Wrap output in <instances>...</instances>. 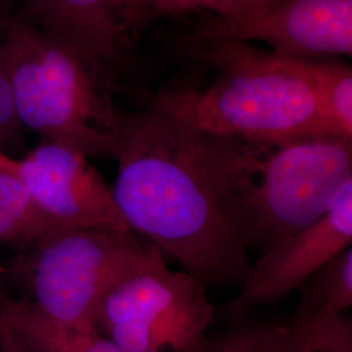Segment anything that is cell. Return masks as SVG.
<instances>
[{"mask_svg": "<svg viewBox=\"0 0 352 352\" xmlns=\"http://www.w3.org/2000/svg\"><path fill=\"white\" fill-rule=\"evenodd\" d=\"M115 204L126 225L202 283H243L248 251L223 217L208 135L151 106L122 113Z\"/></svg>", "mask_w": 352, "mask_h": 352, "instance_id": "obj_1", "label": "cell"}, {"mask_svg": "<svg viewBox=\"0 0 352 352\" xmlns=\"http://www.w3.org/2000/svg\"><path fill=\"white\" fill-rule=\"evenodd\" d=\"M206 135L217 200L248 252L263 254L315 223L352 180L349 138L270 144Z\"/></svg>", "mask_w": 352, "mask_h": 352, "instance_id": "obj_2", "label": "cell"}, {"mask_svg": "<svg viewBox=\"0 0 352 352\" xmlns=\"http://www.w3.org/2000/svg\"><path fill=\"white\" fill-rule=\"evenodd\" d=\"M214 42L208 59L225 72L215 84L161 93L151 106L221 138L282 144L331 136L314 89L277 54L245 42Z\"/></svg>", "mask_w": 352, "mask_h": 352, "instance_id": "obj_3", "label": "cell"}, {"mask_svg": "<svg viewBox=\"0 0 352 352\" xmlns=\"http://www.w3.org/2000/svg\"><path fill=\"white\" fill-rule=\"evenodd\" d=\"M16 113L43 141L115 160L122 113L104 72L24 17L1 24Z\"/></svg>", "mask_w": 352, "mask_h": 352, "instance_id": "obj_4", "label": "cell"}, {"mask_svg": "<svg viewBox=\"0 0 352 352\" xmlns=\"http://www.w3.org/2000/svg\"><path fill=\"white\" fill-rule=\"evenodd\" d=\"M214 316L201 280L167 267L154 247L107 295L96 330L128 352H199Z\"/></svg>", "mask_w": 352, "mask_h": 352, "instance_id": "obj_5", "label": "cell"}, {"mask_svg": "<svg viewBox=\"0 0 352 352\" xmlns=\"http://www.w3.org/2000/svg\"><path fill=\"white\" fill-rule=\"evenodd\" d=\"M154 245L136 234L75 228L55 234L33 250L34 307L52 321L81 331L96 322L107 295L151 258Z\"/></svg>", "mask_w": 352, "mask_h": 352, "instance_id": "obj_6", "label": "cell"}, {"mask_svg": "<svg viewBox=\"0 0 352 352\" xmlns=\"http://www.w3.org/2000/svg\"><path fill=\"white\" fill-rule=\"evenodd\" d=\"M17 162V176L32 199L64 231L135 234L119 212L113 190L82 153L42 141Z\"/></svg>", "mask_w": 352, "mask_h": 352, "instance_id": "obj_7", "label": "cell"}, {"mask_svg": "<svg viewBox=\"0 0 352 352\" xmlns=\"http://www.w3.org/2000/svg\"><path fill=\"white\" fill-rule=\"evenodd\" d=\"M204 34L214 41H258L272 52L291 58L350 56L352 0H277L218 16Z\"/></svg>", "mask_w": 352, "mask_h": 352, "instance_id": "obj_8", "label": "cell"}, {"mask_svg": "<svg viewBox=\"0 0 352 352\" xmlns=\"http://www.w3.org/2000/svg\"><path fill=\"white\" fill-rule=\"evenodd\" d=\"M352 244V180L337 195L331 208L315 223L304 227L264 252L243 282L239 295L222 308L231 321L289 295L302 286L338 253Z\"/></svg>", "mask_w": 352, "mask_h": 352, "instance_id": "obj_9", "label": "cell"}, {"mask_svg": "<svg viewBox=\"0 0 352 352\" xmlns=\"http://www.w3.org/2000/svg\"><path fill=\"white\" fill-rule=\"evenodd\" d=\"M21 17L72 46L103 72L128 49L129 29L116 0H28Z\"/></svg>", "mask_w": 352, "mask_h": 352, "instance_id": "obj_10", "label": "cell"}, {"mask_svg": "<svg viewBox=\"0 0 352 352\" xmlns=\"http://www.w3.org/2000/svg\"><path fill=\"white\" fill-rule=\"evenodd\" d=\"M0 320L39 352H128L98 331H81L52 321L32 302L4 298Z\"/></svg>", "mask_w": 352, "mask_h": 352, "instance_id": "obj_11", "label": "cell"}, {"mask_svg": "<svg viewBox=\"0 0 352 352\" xmlns=\"http://www.w3.org/2000/svg\"><path fill=\"white\" fill-rule=\"evenodd\" d=\"M278 56L314 89L329 135L352 139L351 67L337 62Z\"/></svg>", "mask_w": 352, "mask_h": 352, "instance_id": "obj_12", "label": "cell"}, {"mask_svg": "<svg viewBox=\"0 0 352 352\" xmlns=\"http://www.w3.org/2000/svg\"><path fill=\"white\" fill-rule=\"evenodd\" d=\"M63 231L38 208L16 173L0 171V243L30 252Z\"/></svg>", "mask_w": 352, "mask_h": 352, "instance_id": "obj_13", "label": "cell"}, {"mask_svg": "<svg viewBox=\"0 0 352 352\" xmlns=\"http://www.w3.org/2000/svg\"><path fill=\"white\" fill-rule=\"evenodd\" d=\"M298 309L315 315L342 316L352 305V248L338 253L308 279Z\"/></svg>", "mask_w": 352, "mask_h": 352, "instance_id": "obj_14", "label": "cell"}, {"mask_svg": "<svg viewBox=\"0 0 352 352\" xmlns=\"http://www.w3.org/2000/svg\"><path fill=\"white\" fill-rule=\"evenodd\" d=\"M282 352H352V327L344 316L315 315L298 309L287 325Z\"/></svg>", "mask_w": 352, "mask_h": 352, "instance_id": "obj_15", "label": "cell"}, {"mask_svg": "<svg viewBox=\"0 0 352 352\" xmlns=\"http://www.w3.org/2000/svg\"><path fill=\"white\" fill-rule=\"evenodd\" d=\"M286 337L287 325L250 322L206 340L199 352H282Z\"/></svg>", "mask_w": 352, "mask_h": 352, "instance_id": "obj_16", "label": "cell"}, {"mask_svg": "<svg viewBox=\"0 0 352 352\" xmlns=\"http://www.w3.org/2000/svg\"><path fill=\"white\" fill-rule=\"evenodd\" d=\"M21 131L23 126L20 124L16 113L7 54L0 24V149L6 151V146L16 144L21 136Z\"/></svg>", "mask_w": 352, "mask_h": 352, "instance_id": "obj_17", "label": "cell"}, {"mask_svg": "<svg viewBox=\"0 0 352 352\" xmlns=\"http://www.w3.org/2000/svg\"><path fill=\"white\" fill-rule=\"evenodd\" d=\"M129 30L139 28L153 12L151 0H116Z\"/></svg>", "mask_w": 352, "mask_h": 352, "instance_id": "obj_18", "label": "cell"}, {"mask_svg": "<svg viewBox=\"0 0 352 352\" xmlns=\"http://www.w3.org/2000/svg\"><path fill=\"white\" fill-rule=\"evenodd\" d=\"M151 6L155 12L179 14L199 8L214 12V0H151Z\"/></svg>", "mask_w": 352, "mask_h": 352, "instance_id": "obj_19", "label": "cell"}, {"mask_svg": "<svg viewBox=\"0 0 352 352\" xmlns=\"http://www.w3.org/2000/svg\"><path fill=\"white\" fill-rule=\"evenodd\" d=\"M0 352H39L0 320Z\"/></svg>", "mask_w": 352, "mask_h": 352, "instance_id": "obj_20", "label": "cell"}, {"mask_svg": "<svg viewBox=\"0 0 352 352\" xmlns=\"http://www.w3.org/2000/svg\"><path fill=\"white\" fill-rule=\"evenodd\" d=\"M277 0H214V12L218 16H230L266 6Z\"/></svg>", "mask_w": 352, "mask_h": 352, "instance_id": "obj_21", "label": "cell"}, {"mask_svg": "<svg viewBox=\"0 0 352 352\" xmlns=\"http://www.w3.org/2000/svg\"><path fill=\"white\" fill-rule=\"evenodd\" d=\"M17 167H19L17 160H13L12 157H10L6 151L0 149V171L17 174Z\"/></svg>", "mask_w": 352, "mask_h": 352, "instance_id": "obj_22", "label": "cell"}, {"mask_svg": "<svg viewBox=\"0 0 352 352\" xmlns=\"http://www.w3.org/2000/svg\"><path fill=\"white\" fill-rule=\"evenodd\" d=\"M6 270H4V267L0 265V300H3L4 298H7L6 296Z\"/></svg>", "mask_w": 352, "mask_h": 352, "instance_id": "obj_23", "label": "cell"}]
</instances>
